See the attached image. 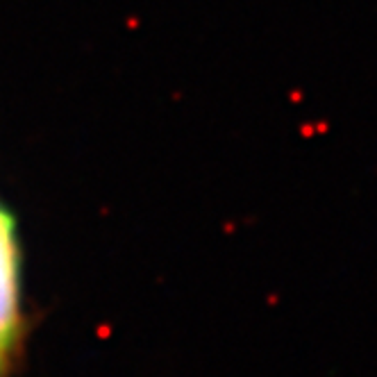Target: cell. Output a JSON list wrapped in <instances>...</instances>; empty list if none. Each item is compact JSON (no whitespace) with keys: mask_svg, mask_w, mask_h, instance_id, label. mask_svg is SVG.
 <instances>
[{"mask_svg":"<svg viewBox=\"0 0 377 377\" xmlns=\"http://www.w3.org/2000/svg\"><path fill=\"white\" fill-rule=\"evenodd\" d=\"M0 371H3V368H0Z\"/></svg>","mask_w":377,"mask_h":377,"instance_id":"2","label":"cell"},{"mask_svg":"<svg viewBox=\"0 0 377 377\" xmlns=\"http://www.w3.org/2000/svg\"><path fill=\"white\" fill-rule=\"evenodd\" d=\"M21 334V250L16 223L0 205V368Z\"/></svg>","mask_w":377,"mask_h":377,"instance_id":"1","label":"cell"}]
</instances>
